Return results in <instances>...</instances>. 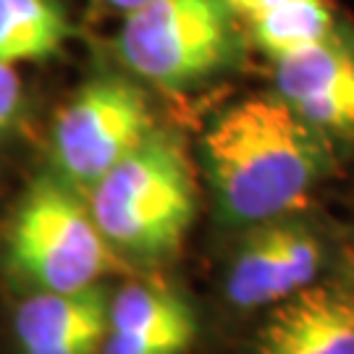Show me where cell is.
Returning <instances> with one entry per match:
<instances>
[{
	"label": "cell",
	"mask_w": 354,
	"mask_h": 354,
	"mask_svg": "<svg viewBox=\"0 0 354 354\" xmlns=\"http://www.w3.org/2000/svg\"><path fill=\"white\" fill-rule=\"evenodd\" d=\"M215 200L247 226L286 218L330 168L328 142L279 95H250L215 118L203 137Z\"/></svg>",
	"instance_id": "1"
},
{
	"label": "cell",
	"mask_w": 354,
	"mask_h": 354,
	"mask_svg": "<svg viewBox=\"0 0 354 354\" xmlns=\"http://www.w3.org/2000/svg\"><path fill=\"white\" fill-rule=\"evenodd\" d=\"M87 205L121 260H165L178 252L197 215L189 158L176 137L155 129L87 192Z\"/></svg>",
	"instance_id": "2"
},
{
	"label": "cell",
	"mask_w": 354,
	"mask_h": 354,
	"mask_svg": "<svg viewBox=\"0 0 354 354\" xmlns=\"http://www.w3.org/2000/svg\"><path fill=\"white\" fill-rule=\"evenodd\" d=\"M13 276L37 291H82L121 268L87 197L58 174L37 176L16 205L6 239Z\"/></svg>",
	"instance_id": "3"
},
{
	"label": "cell",
	"mask_w": 354,
	"mask_h": 354,
	"mask_svg": "<svg viewBox=\"0 0 354 354\" xmlns=\"http://www.w3.org/2000/svg\"><path fill=\"white\" fill-rule=\"evenodd\" d=\"M115 48L134 76L176 92L234 66L239 29L223 0H145L124 16Z\"/></svg>",
	"instance_id": "4"
},
{
	"label": "cell",
	"mask_w": 354,
	"mask_h": 354,
	"mask_svg": "<svg viewBox=\"0 0 354 354\" xmlns=\"http://www.w3.org/2000/svg\"><path fill=\"white\" fill-rule=\"evenodd\" d=\"M155 129L150 97L137 82L118 74L92 76L53 121L55 174L87 197V192Z\"/></svg>",
	"instance_id": "5"
},
{
	"label": "cell",
	"mask_w": 354,
	"mask_h": 354,
	"mask_svg": "<svg viewBox=\"0 0 354 354\" xmlns=\"http://www.w3.org/2000/svg\"><path fill=\"white\" fill-rule=\"evenodd\" d=\"M323 270V241L299 221H266L241 239L231 257L226 297L234 307H273L315 283Z\"/></svg>",
	"instance_id": "6"
},
{
	"label": "cell",
	"mask_w": 354,
	"mask_h": 354,
	"mask_svg": "<svg viewBox=\"0 0 354 354\" xmlns=\"http://www.w3.org/2000/svg\"><path fill=\"white\" fill-rule=\"evenodd\" d=\"M276 95L315 134L354 145V35L339 29L313 48L273 61Z\"/></svg>",
	"instance_id": "7"
},
{
	"label": "cell",
	"mask_w": 354,
	"mask_h": 354,
	"mask_svg": "<svg viewBox=\"0 0 354 354\" xmlns=\"http://www.w3.org/2000/svg\"><path fill=\"white\" fill-rule=\"evenodd\" d=\"M197 317L184 294L163 279H137L111 294L100 354H187Z\"/></svg>",
	"instance_id": "8"
},
{
	"label": "cell",
	"mask_w": 354,
	"mask_h": 354,
	"mask_svg": "<svg viewBox=\"0 0 354 354\" xmlns=\"http://www.w3.org/2000/svg\"><path fill=\"white\" fill-rule=\"evenodd\" d=\"M257 354H354V283L315 281L273 304Z\"/></svg>",
	"instance_id": "9"
},
{
	"label": "cell",
	"mask_w": 354,
	"mask_h": 354,
	"mask_svg": "<svg viewBox=\"0 0 354 354\" xmlns=\"http://www.w3.org/2000/svg\"><path fill=\"white\" fill-rule=\"evenodd\" d=\"M111 294L97 283L82 291H35L16 307L13 330L24 354H100Z\"/></svg>",
	"instance_id": "10"
},
{
	"label": "cell",
	"mask_w": 354,
	"mask_h": 354,
	"mask_svg": "<svg viewBox=\"0 0 354 354\" xmlns=\"http://www.w3.org/2000/svg\"><path fill=\"white\" fill-rule=\"evenodd\" d=\"M74 26L61 0H0V64H37L64 50Z\"/></svg>",
	"instance_id": "11"
},
{
	"label": "cell",
	"mask_w": 354,
	"mask_h": 354,
	"mask_svg": "<svg viewBox=\"0 0 354 354\" xmlns=\"http://www.w3.org/2000/svg\"><path fill=\"white\" fill-rule=\"evenodd\" d=\"M342 29L330 0H286L250 24L254 48L270 61L313 48Z\"/></svg>",
	"instance_id": "12"
},
{
	"label": "cell",
	"mask_w": 354,
	"mask_h": 354,
	"mask_svg": "<svg viewBox=\"0 0 354 354\" xmlns=\"http://www.w3.org/2000/svg\"><path fill=\"white\" fill-rule=\"evenodd\" d=\"M24 111V87L13 66L0 64V142L19 124Z\"/></svg>",
	"instance_id": "13"
},
{
	"label": "cell",
	"mask_w": 354,
	"mask_h": 354,
	"mask_svg": "<svg viewBox=\"0 0 354 354\" xmlns=\"http://www.w3.org/2000/svg\"><path fill=\"white\" fill-rule=\"evenodd\" d=\"M223 3H226L228 11L234 13L236 21L252 24L254 19H260L263 13H268L270 8L281 6V3H286V0H223Z\"/></svg>",
	"instance_id": "14"
},
{
	"label": "cell",
	"mask_w": 354,
	"mask_h": 354,
	"mask_svg": "<svg viewBox=\"0 0 354 354\" xmlns=\"http://www.w3.org/2000/svg\"><path fill=\"white\" fill-rule=\"evenodd\" d=\"M100 6H105V8H113V11H121L124 16H127L129 11H134L137 6H142L145 0H97Z\"/></svg>",
	"instance_id": "15"
}]
</instances>
